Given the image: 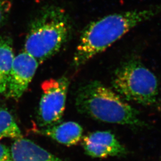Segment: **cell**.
I'll use <instances>...</instances> for the list:
<instances>
[{
  "mask_svg": "<svg viewBox=\"0 0 161 161\" xmlns=\"http://www.w3.org/2000/svg\"><path fill=\"white\" fill-rule=\"evenodd\" d=\"M161 13V6L110 14L88 23L82 30L72 60L80 69L105 51L130 30Z\"/></svg>",
  "mask_w": 161,
  "mask_h": 161,
  "instance_id": "cell-1",
  "label": "cell"
},
{
  "mask_svg": "<svg viewBox=\"0 0 161 161\" xmlns=\"http://www.w3.org/2000/svg\"><path fill=\"white\" fill-rule=\"evenodd\" d=\"M75 105L81 114L97 121L132 127L144 125L137 110L98 80H91L79 86Z\"/></svg>",
  "mask_w": 161,
  "mask_h": 161,
  "instance_id": "cell-2",
  "label": "cell"
},
{
  "mask_svg": "<svg viewBox=\"0 0 161 161\" xmlns=\"http://www.w3.org/2000/svg\"><path fill=\"white\" fill-rule=\"evenodd\" d=\"M69 15L56 6L43 7L29 25L25 51L42 64L57 54L72 34Z\"/></svg>",
  "mask_w": 161,
  "mask_h": 161,
  "instance_id": "cell-3",
  "label": "cell"
},
{
  "mask_svg": "<svg viewBox=\"0 0 161 161\" xmlns=\"http://www.w3.org/2000/svg\"><path fill=\"white\" fill-rule=\"evenodd\" d=\"M112 86L127 102L146 106H153L158 102V80L137 58L127 60L115 70Z\"/></svg>",
  "mask_w": 161,
  "mask_h": 161,
  "instance_id": "cell-4",
  "label": "cell"
},
{
  "mask_svg": "<svg viewBox=\"0 0 161 161\" xmlns=\"http://www.w3.org/2000/svg\"><path fill=\"white\" fill-rule=\"evenodd\" d=\"M69 84V78L65 76L42 82V95L38 113L40 127H52L61 120L65 110Z\"/></svg>",
  "mask_w": 161,
  "mask_h": 161,
  "instance_id": "cell-5",
  "label": "cell"
},
{
  "mask_svg": "<svg viewBox=\"0 0 161 161\" xmlns=\"http://www.w3.org/2000/svg\"><path fill=\"white\" fill-rule=\"evenodd\" d=\"M38 60L25 50L14 59L5 95L17 100L22 96L39 66Z\"/></svg>",
  "mask_w": 161,
  "mask_h": 161,
  "instance_id": "cell-6",
  "label": "cell"
},
{
  "mask_svg": "<svg viewBox=\"0 0 161 161\" xmlns=\"http://www.w3.org/2000/svg\"><path fill=\"white\" fill-rule=\"evenodd\" d=\"M82 145L87 155L96 158L121 156L127 153L125 147L110 131L89 133L82 138Z\"/></svg>",
  "mask_w": 161,
  "mask_h": 161,
  "instance_id": "cell-7",
  "label": "cell"
},
{
  "mask_svg": "<svg viewBox=\"0 0 161 161\" xmlns=\"http://www.w3.org/2000/svg\"><path fill=\"white\" fill-rule=\"evenodd\" d=\"M10 150L13 161H66L23 137L14 140Z\"/></svg>",
  "mask_w": 161,
  "mask_h": 161,
  "instance_id": "cell-8",
  "label": "cell"
},
{
  "mask_svg": "<svg viewBox=\"0 0 161 161\" xmlns=\"http://www.w3.org/2000/svg\"><path fill=\"white\" fill-rule=\"evenodd\" d=\"M38 132L60 144L72 146L82 140L83 129L78 123L68 121L42 129Z\"/></svg>",
  "mask_w": 161,
  "mask_h": 161,
  "instance_id": "cell-9",
  "label": "cell"
},
{
  "mask_svg": "<svg viewBox=\"0 0 161 161\" xmlns=\"http://www.w3.org/2000/svg\"><path fill=\"white\" fill-rule=\"evenodd\" d=\"M12 38L0 36V94H5L14 59Z\"/></svg>",
  "mask_w": 161,
  "mask_h": 161,
  "instance_id": "cell-10",
  "label": "cell"
},
{
  "mask_svg": "<svg viewBox=\"0 0 161 161\" xmlns=\"http://www.w3.org/2000/svg\"><path fill=\"white\" fill-rule=\"evenodd\" d=\"M22 134L12 114L5 107H0V140L22 138Z\"/></svg>",
  "mask_w": 161,
  "mask_h": 161,
  "instance_id": "cell-11",
  "label": "cell"
},
{
  "mask_svg": "<svg viewBox=\"0 0 161 161\" xmlns=\"http://www.w3.org/2000/svg\"><path fill=\"white\" fill-rule=\"evenodd\" d=\"M12 8L10 0H0V26L5 23Z\"/></svg>",
  "mask_w": 161,
  "mask_h": 161,
  "instance_id": "cell-12",
  "label": "cell"
},
{
  "mask_svg": "<svg viewBox=\"0 0 161 161\" xmlns=\"http://www.w3.org/2000/svg\"><path fill=\"white\" fill-rule=\"evenodd\" d=\"M0 161H13L10 149L0 143Z\"/></svg>",
  "mask_w": 161,
  "mask_h": 161,
  "instance_id": "cell-13",
  "label": "cell"
}]
</instances>
